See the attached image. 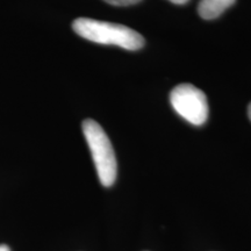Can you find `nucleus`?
<instances>
[{
    "instance_id": "f257e3e1",
    "label": "nucleus",
    "mask_w": 251,
    "mask_h": 251,
    "mask_svg": "<svg viewBox=\"0 0 251 251\" xmlns=\"http://www.w3.org/2000/svg\"><path fill=\"white\" fill-rule=\"evenodd\" d=\"M72 29L84 39L100 45L118 46L127 50H139L144 46L142 35L124 25L78 18L72 23Z\"/></svg>"
},
{
    "instance_id": "f03ea898",
    "label": "nucleus",
    "mask_w": 251,
    "mask_h": 251,
    "mask_svg": "<svg viewBox=\"0 0 251 251\" xmlns=\"http://www.w3.org/2000/svg\"><path fill=\"white\" fill-rule=\"evenodd\" d=\"M83 133L92 153L100 183L106 187L112 186L117 179L118 164L107 134L101 126L92 119L83 121Z\"/></svg>"
},
{
    "instance_id": "7ed1b4c3",
    "label": "nucleus",
    "mask_w": 251,
    "mask_h": 251,
    "mask_svg": "<svg viewBox=\"0 0 251 251\" xmlns=\"http://www.w3.org/2000/svg\"><path fill=\"white\" fill-rule=\"evenodd\" d=\"M175 111L194 126H201L208 118V102L205 93L191 84L176 86L170 94Z\"/></svg>"
},
{
    "instance_id": "20e7f679",
    "label": "nucleus",
    "mask_w": 251,
    "mask_h": 251,
    "mask_svg": "<svg viewBox=\"0 0 251 251\" xmlns=\"http://www.w3.org/2000/svg\"><path fill=\"white\" fill-rule=\"evenodd\" d=\"M235 1L236 0H200L198 12L205 20H213L220 17L226 9L233 6Z\"/></svg>"
},
{
    "instance_id": "39448f33",
    "label": "nucleus",
    "mask_w": 251,
    "mask_h": 251,
    "mask_svg": "<svg viewBox=\"0 0 251 251\" xmlns=\"http://www.w3.org/2000/svg\"><path fill=\"white\" fill-rule=\"evenodd\" d=\"M103 1L113 6H130L137 4L141 0H103Z\"/></svg>"
},
{
    "instance_id": "423d86ee",
    "label": "nucleus",
    "mask_w": 251,
    "mask_h": 251,
    "mask_svg": "<svg viewBox=\"0 0 251 251\" xmlns=\"http://www.w3.org/2000/svg\"><path fill=\"white\" fill-rule=\"evenodd\" d=\"M169 1L174 2V4H176V5H184V4H186V2L190 1V0H169Z\"/></svg>"
},
{
    "instance_id": "0eeeda50",
    "label": "nucleus",
    "mask_w": 251,
    "mask_h": 251,
    "mask_svg": "<svg viewBox=\"0 0 251 251\" xmlns=\"http://www.w3.org/2000/svg\"><path fill=\"white\" fill-rule=\"evenodd\" d=\"M0 251H11V249L7 246H5V244H1L0 246Z\"/></svg>"
},
{
    "instance_id": "6e6552de",
    "label": "nucleus",
    "mask_w": 251,
    "mask_h": 251,
    "mask_svg": "<svg viewBox=\"0 0 251 251\" xmlns=\"http://www.w3.org/2000/svg\"><path fill=\"white\" fill-rule=\"evenodd\" d=\"M248 115H249V118H250V120H251V102H250L249 107H248Z\"/></svg>"
}]
</instances>
